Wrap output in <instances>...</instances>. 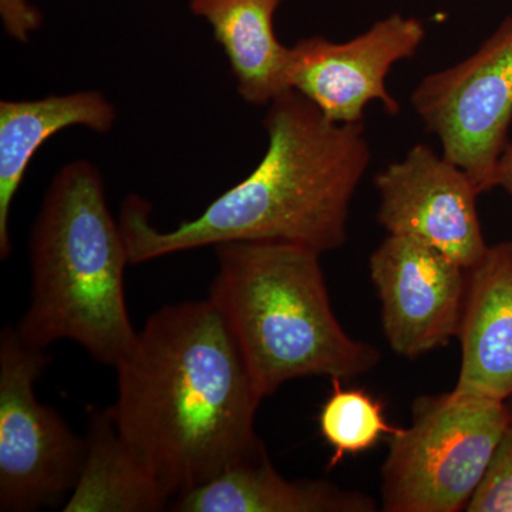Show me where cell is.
Wrapping results in <instances>:
<instances>
[{
  "mask_svg": "<svg viewBox=\"0 0 512 512\" xmlns=\"http://www.w3.org/2000/svg\"><path fill=\"white\" fill-rule=\"evenodd\" d=\"M369 269L397 355L416 359L457 338L468 284L463 266L417 239L387 235Z\"/></svg>",
  "mask_w": 512,
  "mask_h": 512,
  "instance_id": "cell-10",
  "label": "cell"
},
{
  "mask_svg": "<svg viewBox=\"0 0 512 512\" xmlns=\"http://www.w3.org/2000/svg\"><path fill=\"white\" fill-rule=\"evenodd\" d=\"M377 221L389 235L424 242L470 271L487 254L477 185L457 164L426 144L376 174Z\"/></svg>",
  "mask_w": 512,
  "mask_h": 512,
  "instance_id": "cell-9",
  "label": "cell"
},
{
  "mask_svg": "<svg viewBox=\"0 0 512 512\" xmlns=\"http://www.w3.org/2000/svg\"><path fill=\"white\" fill-rule=\"evenodd\" d=\"M208 299L262 399L308 376L353 379L372 372L380 352L352 338L332 305L319 252L282 242L217 245Z\"/></svg>",
  "mask_w": 512,
  "mask_h": 512,
  "instance_id": "cell-4",
  "label": "cell"
},
{
  "mask_svg": "<svg viewBox=\"0 0 512 512\" xmlns=\"http://www.w3.org/2000/svg\"><path fill=\"white\" fill-rule=\"evenodd\" d=\"M266 107L264 157L194 220L161 231L151 205L128 195L119 224L130 265L228 242H282L319 254L346 244L350 204L372 160L365 124L335 123L295 90Z\"/></svg>",
  "mask_w": 512,
  "mask_h": 512,
  "instance_id": "cell-2",
  "label": "cell"
},
{
  "mask_svg": "<svg viewBox=\"0 0 512 512\" xmlns=\"http://www.w3.org/2000/svg\"><path fill=\"white\" fill-rule=\"evenodd\" d=\"M114 369L117 429L173 500L266 454L264 399L210 299L158 309Z\"/></svg>",
  "mask_w": 512,
  "mask_h": 512,
  "instance_id": "cell-1",
  "label": "cell"
},
{
  "mask_svg": "<svg viewBox=\"0 0 512 512\" xmlns=\"http://www.w3.org/2000/svg\"><path fill=\"white\" fill-rule=\"evenodd\" d=\"M466 511L512 512V421Z\"/></svg>",
  "mask_w": 512,
  "mask_h": 512,
  "instance_id": "cell-17",
  "label": "cell"
},
{
  "mask_svg": "<svg viewBox=\"0 0 512 512\" xmlns=\"http://www.w3.org/2000/svg\"><path fill=\"white\" fill-rule=\"evenodd\" d=\"M511 406H512V399H511Z\"/></svg>",
  "mask_w": 512,
  "mask_h": 512,
  "instance_id": "cell-20",
  "label": "cell"
},
{
  "mask_svg": "<svg viewBox=\"0 0 512 512\" xmlns=\"http://www.w3.org/2000/svg\"><path fill=\"white\" fill-rule=\"evenodd\" d=\"M117 111L103 93L83 90L37 100L0 101V259L12 252L10 211L30 163L49 138L83 127L97 134L113 130Z\"/></svg>",
  "mask_w": 512,
  "mask_h": 512,
  "instance_id": "cell-12",
  "label": "cell"
},
{
  "mask_svg": "<svg viewBox=\"0 0 512 512\" xmlns=\"http://www.w3.org/2000/svg\"><path fill=\"white\" fill-rule=\"evenodd\" d=\"M175 512H375L376 501L322 480H286L268 454L178 495Z\"/></svg>",
  "mask_w": 512,
  "mask_h": 512,
  "instance_id": "cell-13",
  "label": "cell"
},
{
  "mask_svg": "<svg viewBox=\"0 0 512 512\" xmlns=\"http://www.w3.org/2000/svg\"><path fill=\"white\" fill-rule=\"evenodd\" d=\"M426 36L421 20L392 13L348 42L303 37L289 53V89L335 123H363L373 101L397 116L400 103L387 90V76L394 64L417 55Z\"/></svg>",
  "mask_w": 512,
  "mask_h": 512,
  "instance_id": "cell-8",
  "label": "cell"
},
{
  "mask_svg": "<svg viewBox=\"0 0 512 512\" xmlns=\"http://www.w3.org/2000/svg\"><path fill=\"white\" fill-rule=\"evenodd\" d=\"M495 187H501L512 198V143L505 146L495 170Z\"/></svg>",
  "mask_w": 512,
  "mask_h": 512,
  "instance_id": "cell-19",
  "label": "cell"
},
{
  "mask_svg": "<svg viewBox=\"0 0 512 512\" xmlns=\"http://www.w3.org/2000/svg\"><path fill=\"white\" fill-rule=\"evenodd\" d=\"M47 349L0 333V511L56 508L72 494L86 460V437L53 407L37 400V380L49 366Z\"/></svg>",
  "mask_w": 512,
  "mask_h": 512,
  "instance_id": "cell-6",
  "label": "cell"
},
{
  "mask_svg": "<svg viewBox=\"0 0 512 512\" xmlns=\"http://www.w3.org/2000/svg\"><path fill=\"white\" fill-rule=\"evenodd\" d=\"M412 106L441 154L457 164L480 194L495 188V170L512 121V16L463 62L427 74Z\"/></svg>",
  "mask_w": 512,
  "mask_h": 512,
  "instance_id": "cell-7",
  "label": "cell"
},
{
  "mask_svg": "<svg viewBox=\"0 0 512 512\" xmlns=\"http://www.w3.org/2000/svg\"><path fill=\"white\" fill-rule=\"evenodd\" d=\"M29 262L20 338L40 349L72 340L101 365H119L138 333L124 292L130 258L92 161H70L53 177L30 229Z\"/></svg>",
  "mask_w": 512,
  "mask_h": 512,
  "instance_id": "cell-3",
  "label": "cell"
},
{
  "mask_svg": "<svg viewBox=\"0 0 512 512\" xmlns=\"http://www.w3.org/2000/svg\"><path fill=\"white\" fill-rule=\"evenodd\" d=\"M284 0H190L197 18L210 25L224 50L239 96L256 107L268 106L289 89L291 47L276 36L274 18Z\"/></svg>",
  "mask_w": 512,
  "mask_h": 512,
  "instance_id": "cell-14",
  "label": "cell"
},
{
  "mask_svg": "<svg viewBox=\"0 0 512 512\" xmlns=\"http://www.w3.org/2000/svg\"><path fill=\"white\" fill-rule=\"evenodd\" d=\"M0 20L6 35L23 45L43 25L42 12L30 0H0Z\"/></svg>",
  "mask_w": 512,
  "mask_h": 512,
  "instance_id": "cell-18",
  "label": "cell"
},
{
  "mask_svg": "<svg viewBox=\"0 0 512 512\" xmlns=\"http://www.w3.org/2000/svg\"><path fill=\"white\" fill-rule=\"evenodd\" d=\"M332 394L323 403L319 429L332 447L330 466H338L346 456L370 450L384 436L399 430L387 421L384 406L365 390L343 389L339 379H332Z\"/></svg>",
  "mask_w": 512,
  "mask_h": 512,
  "instance_id": "cell-16",
  "label": "cell"
},
{
  "mask_svg": "<svg viewBox=\"0 0 512 512\" xmlns=\"http://www.w3.org/2000/svg\"><path fill=\"white\" fill-rule=\"evenodd\" d=\"M468 272L457 338L461 365L454 392L512 399V241L488 247Z\"/></svg>",
  "mask_w": 512,
  "mask_h": 512,
  "instance_id": "cell-11",
  "label": "cell"
},
{
  "mask_svg": "<svg viewBox=\"0 0 512 512\" xmlns=\"http://www.w3.org/2000/svg\"><path fill=\"white\" fill-rule=\"evenodd\" d=\"M87 453L64 512H157L171 495L121 436L111 407L93 409L87 423Z\"/></svg>",
  "mask_w": 512,
  "mask_h": 512,
  "instance_id": "cell-15",
  "label": "cell"
},
{
  "mask_svg": "<svg viewBox=\"0 0 512 512\" xmlns=\"http://www.w3.org/2000/svg\"><path fill=\"white\" fill-rule=\"evenodd\" d=\"M511 421L501 400L454 390L419 397L412 424L390 436L383 510L466 511Z\"/></svg>",
  "mask_w": 512,
  "mask_h": 512,
  "instance_id": "cell-5",
  "label": "cell"
}]
</instances>
